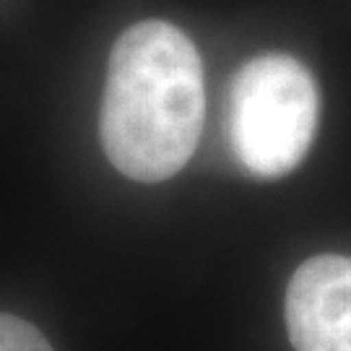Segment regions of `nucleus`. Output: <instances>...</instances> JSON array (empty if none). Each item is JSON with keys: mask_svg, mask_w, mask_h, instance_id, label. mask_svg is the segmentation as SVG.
<instances>
[{"mask_svg": "<svg viewBox=\"0 0 351 351\" xmlns=\"http://www.w3.org/2000/svg\"><path fill=\"white\" fill-rule=\"evenodd\" d=\"M287 330L294 351H351V258L315 255L294 271Z\"/></svg>", "mask_w": 351, "mask_h": 351, "instance_id": "nucleus-3", "label": "nucleus"}, {"mask_svg": "<svg viewBox=\"0 0 351 351\" xmlns=\"http://www.w3.org/2000/svg\"><path fill=\"white\" fill-rule=\"evenodd\" d=\"M320 91L307 65L265 52L239 68L226 94V141L255 177L276 180L297 169L315 141Z\"/></svg>", "mask_w": 351, "mask_h": 351, "instance_id": "nucleus-2", "label": "nucleus"}, {"mask_svg": "<svg viewBox=\"0 0 351 351\" xmlns=\"http://www.w3.org/2000/svg\"><path fill=\"white\" fill-rule=\"evenodd\" d=\"M0 351H52V346L32 323L0 313Z\"/></svg>", "mask_w": 351, "mask_h": 351, "instance_id": "nucleus-4", "label": "nucleus"}, {"mask_svg": "<svg viewBox=\"0 0 351 351\" xmlns=\"http://www.w3.org/2000/svg\"><path fill=\"white\" fill-rule=\"evenodd\" d=\"M206 112L201 55L159 19L125 29L110 52L99 133L107 159L136 182H162L190 162Z\"/></svg>", "mask_w": 351, "mask_h": 351, "instance_id": "nucleus-1", "label": "nucleus"}]
</instances>
